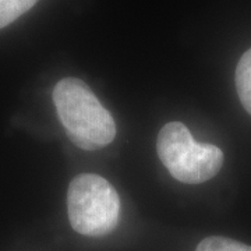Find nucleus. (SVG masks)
I'll return each instance as SVG.
<instances>
[{
    "mask_svg": "<svg viewBox=\"0 0 251 251\" xmlns=\"http://www.w3.org/2000/svg\"><path fill=\"white\" fill-rule=\"evenodd\" d=\"M36 1L38 0H0V29L32 9Z\"/></svg>",
    "mask_w": 251,
    "mask_h": 251,
    "instance_id": "39448f33",
    "label": "nucleus"
},
{
    "mask_svg": "<svg viewBox=\"0 0 251 251\" xmlns=\"http://www.w3.org/2000/svg\"><path fill=\"white\" fill-rule=\"evenodd\" d=\"M53 102L66 133L77 147L95 151L115 140L113 117L82 80L67 77L59 81Z\"/></svg>",
    "mask_w": 251,
    "mask_h": 251,
    "instance_id": "f257e3e1",
    "label": "nucleus"
},
{
    "mask_svg": "<svg viewBox=\"0 0 251 251\" xmlns=\"http://www.w3.org/2000/svg\"><path fill=\"white\" fill-rule=\"evenodd\" d=\"M67 212L77 233L100 237L110 233L119 224L120 198L115 187L102 176L82 173L69 186Z\"/></svg>",
    "mask_w": 251,
    "mask_h": 251,
    "instance_id": "7ed1b4c3",
    "label": "nucleus"
},
{
    "mask_svg": "<svg viewBox=\"0 0 251 251\" xmlns=\"http://www.w3.org/2000/svg\"><path fill=\"white\" fill-rule=\"evenodd\" d=\"M236 88L242 105L251 115V48L237 63Z\"/></svg>",
    "mask_w": 251,
    "mask_h": 251,
    "instance_id": "20e7f679",
    "label": "nucleus"
},
{
    "mask_svg": "<svg viewBox=\"0 0 251 251\" xmlns=\"http://www.w3.org/2000/svg\"><path fill=\"white\" fill-rule=\"evenodd\" d=\"M156 152L172 176L187 184L212 179L224 165L221 148L197 143L180 122H171L162 127L156 140Z\"/></svg>",
    "mask_w": 251,
    "mask_h": 251,
    "instance_id": "f03ea898",
    "label": "nucleus"
},
{
    "mask_svg": "<svg viewBox=\"0 0 251 251\" xmlns=\"http://www.w3.org/2000/svg\"><path fill=\"white\" fill-rule=\"evenodd\" d=\"M196 251H251V246H247L233 239L212 236V237H206L200 243Z\"/></svg>",
    "mask_w": 251,
    "mask_h": 251,
    "instance_id": "423d86ee",
    "label": "nucleus"
}]
</instances>
